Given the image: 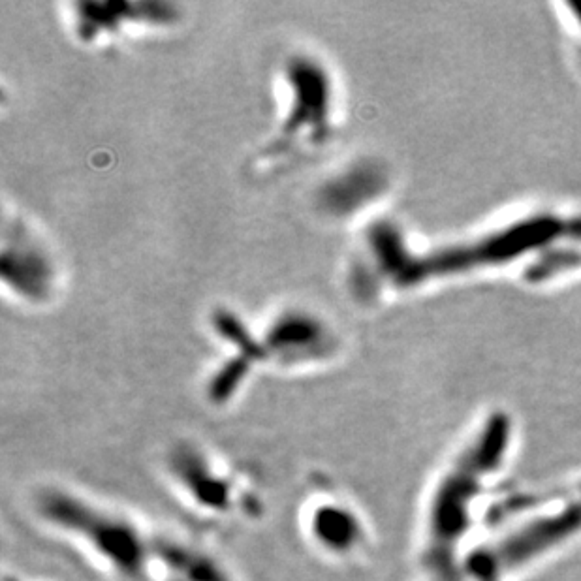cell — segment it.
<instances>
[{
    "label": "cell",
    "mask_w": 581,
    "mask_h": 581,
    "mask_svg": "<svg viewBox=\"0 0 581 581\" xmlns=\"http://www.w3.org/2000/svg\"><path fill=\"white\" fill-rule=\"evenodd\" d=\"M572 10L576 12V16H578V19L581 21V6H572Z\"/></svg>",
    "instance_id": "4"
},
{
    "label": "cell",
    "mask_w": 581,
    "mask_h": 581,
    "mask_svg": "<svg viewBox=\"0 0 581 581\" xmlns=\"http://www.w3.org/2000/svg\"><path fill=\"white\" fill-rule=\"evenodd\" d=\"M565 234L574 239H581V217L565 222Z\"/></svg>",
    "instance_id": "3"
},
{
    "label": "cell",
    "mask_w": 581,
    "mask_h": 581,
    "mask_svg": "<svg viewBox=\"0 0 581 581\" xmlns=\"http://www.w3.org/2000/svg\"><path fill=\"white\" fill-rule=\"evenodd\" d=\"M561 234H565V222H559L551 217L523 220L514 226L504 228L501 232L484 237L478 243L448 249L420 262L418 260L409 262L403 267L399 281L410 283L425 279L429 275H444L457 273L461 269L503 264L512 258H518L523 252L533 251L534 247H540Z\"/></svg>",
    "instance_id": "1"
},
{
    "label": "cell",
    "mask_w": 581,
    "mask_h": 581,
    "mask_svg": "<svg viewBox=\"0 0 581 581\" xmlns=\"http://www.w3.org/2000/svg\"><path fill=\"white\" fill-rule=\"evenodd\" d=\"M49 514L59 521H66L68 525H74V529L78 527L79 533L89 536L98 550L104 551L113 563L125 568L128 574H136V570H140L142 546L138 534L128 525L85 510L78 503L64 501L61 497L49 506Z\"/></svg>",
    "instance_id": "2"
}]
</instances>
